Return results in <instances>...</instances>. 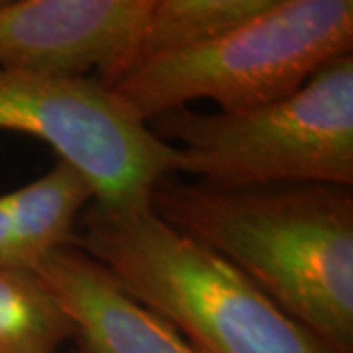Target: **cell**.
Masks as SVG:
<instances>
[{"instance_id":"cell-1","label":"cell","mask_w":353,"mask_h":353,"mask_svg":"<svg viewBox=\"0 0 353 353\" xmlns=\"http://www.w3.org/2000/svg\"><path fill=\"white\" fill-rule=\"evenodd\" d=\"M165 224L241 271L326 353H353V192L294 183L222 189L161 179Z\"/></svg>"},{"instance_id":"cell-2","label":"cell","mask_w":353,"mask_h":353,"mask_svg":"<svg viewBox=\"0 0 353 353\" xmlns=\"http://www.w3.org/2000/svg\"><path fill=\"white\" fill-rule=\"evenodd\" d=\"M79 245L196 353H326L234 265L150 208L92 204Z\"/></svg>"},{"instance_id":"cell-3","label":"cell","mask_w":353,"mask_h":353,"mask_svg":"<svg viewBox=\"0 0 353 353\" xmlns=\"http://www.w3.org/2000/svg\"><path fill=\"white\" fill-rule=\"evenodd\" d=\"M148 126L175 141L176 173L222 189L320 183L353 185V55L320 67L283 101L241 112L189 106L153 116Z\"/></svg>"},{"instance_id":"cell-4","label":"cell","mask_w":353,"mask_h":353,"mask_svg":"<svg viewBox=\"0 0 353 353\" xmlns=\"http://www.w3.org/2000/svg\"><path fill=\"white\" fill-rule=\"evenodd\" d=\"M352 50V0H273L245 24L152 57L104 87L145 124L199 99L241 112L287 99Z\"/></svg>"},{"instance_id":"cell-5","label":"cell","mask_w":353,"mask_h":353,"mask_svg":"<svg viewBox=\"0 0 353 353\" xmlns=\"http://www.w3.org/2000/svg\"><path fill=\"white\" fill-rule=\"evenodd\" d=\"M0 130L46 141L87 176L94 202L150 208L155 185L176 173L179 153L97 77L0 71Z\"/></svg>"},{"instance_id":"cell-6","label":"cell","mask_w":353,"mask_h":353,"mask_svg":"<svg viewBox=\"0 0 353 353\" xmlns=\"http://www.w3.org/2000/svg\"><path fill=\"white\" fill-rule=\"evenodd\" d=\"M153 0L0 2V71L90 77L130 71Z\"/></svg>"},{"instance_id":"cell-7","label":"cell","mask_w":353,"mask_h":353,"mask_svg":"<svg viewBox=\"0 0 353 353\" xmlns=\"http://www.w3.org/2000/svg\"><path fill=\"white\" fill-rule=\"evenodd\" d=\"M34 271L71 318L79 353H196L81 248L48 253Z\"/></svg>"},{"instance_id":"cell-8","label":"cell","mask_w":353,"mask_h":353,"mask_svg":"<svg viewBox=\"0 0 353 353\" xmlns=\"http://www.w3.org/2000/svg\"><path fill=\"white\" fill-rule=\"evenodd\" d=\"M12 218V269H30L55 250L77 248V218L94 199L87 176L59 159L43 176L6 194Z\"/></svg>"},{"instance_id":"cell-9","label":"cell","mask_w":353,"mask_h":353,"mask_svg":"<svg viewBox=\"0 0 353 353\" xmlns=\"http://www.w3.org/2000/svg\"><path fill=\"white\" fill-rule=\"evenodd\" d=\"M75 326L36 271L0 267V353H57Z\"/></svg>"},{"instance_id":"cell-10","label":"cell","mask_w":353,"mask_h":353,"mask_svg":"<svg viewBox=\"0 0 353 353\" xmlns=\"http://www.w3.org/2000/svg\"><path fill=\"white\" fill-rule=\"evenodd\" d=\"M271 4L273 0H153L134 67L157 55L218 38Z\"/></svg>"},{"instance_id":"cell-11","label":"cell","mask_w":353,"mask_h":353,"mask_svg":"<svg viewBox=\"0 0 353 353\" xmlns=\"http://www.w3.org/2000/svg\"><path fill=\"white\" fill-rule=\"evenodd\" d=\"M0 267L12 269V218L6 194L0 196Z\"/></svg>"}]
</instances>
